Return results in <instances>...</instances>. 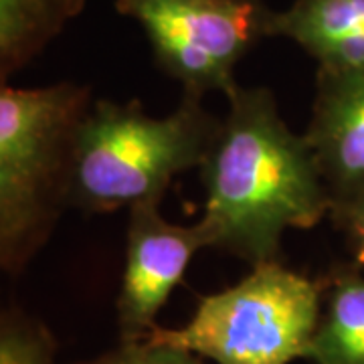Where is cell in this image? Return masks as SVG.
<instances>
[{
  "label": "cell",
  "mask_w": 364,
  "mask_h": 364,
  "mask_svg": "<svg viewBox=\"0 0 364 364\" xmlns=\"http://www.w3.org/2000/svg\"><path fill=\"white\" fill-rule=\"evenodd\" d=\"M227 114L200 166L208 249L253 265L279 261L289 229L330 217V193L304 134L289 130L267 87L227 95Z\"/></svg>",
  "instance_id": "cell-1"
},
{
  "label": "cell",
  "mask_w": 364,
  "mask_h": 364,
  "mask_svg": "<svg viewBox=\"0 0 364 364\" xmlns=\"http://www.w3.org/2000/svg\"><path fill=\"white\" fill-rule=\"evenodd\" d=\"M219 126L193 93L166 116L138 102L91 100L71 140L67 207L100 215L160 203L176 176L200 170Z\"/></svg>",
  "instance_id": "cell-2"
},
{
  "label": "cell",
  "mask_w": 364,
  "mask_h": 364,
  "mask_svg": "<svg viewBox=\"0 0 364 364\" xmlns=\"http://www.w3.org/2000/svg\"><path fill=\"white\" fill-rule=\"evenodd\" d=\"M91 90L73 81L14 87L0 79V272L28 265L67 207V170Z\"/></svg>",
  "instance_id": "cell-3"
},
{
  "label": "cell",
  "mask_w": 364,
  "mask_h": 364,
  "mask_svg": "<svg viewBox=\"0 0 364 364\" xmlns=\"http://www.w3.org/2000/svg\"><path fill=\"white\" fill-rule=\"evenodd\" d=\"M322 301V282L269 261L253 265L235 286L200 298L184 326H156L142 340L213 364H291L306 356Z\"/></svg>",
  "instance_id": "cell-4"
},
{
  "label": "cell",
  "mask_w": 364,
  "mask_h": 364,
  "mask_svg": "<svg viewBox=\"0 0 364 364\" xmlns=\"http://www.w3.org/2000/svg\"><path fill=\"white\" fill-rule=\"evenodd\" d=\"M116 11L140 25L158 67L200 97L233 90L235 69L269 37L273 14L263 0H116Z\"/></svg>",
  "instance_id": "cell-5"
},
{
  "label": "cell",
  "mask_w": 364,
  "mask_h": 364,
  "mask_svg": "<svg viewBox=\"0 0 364 364\" xmlns=\"http://www.w3.org/2000/svg\"><path fill=\"white\" fill-rule=\"evenodd\" d=\"M128 213L124 272L116 301L122 342L142 340L156 328L158 314L181 286L193 257L208 249L200 221L170 223L160 213V203H142Z\"/></svg>",
  "instance_id": "cell-6"
},
{
  "label": "cell",
  "mask_w": 364,
  "mask_h": 364,
  "mask_svg": "<svg viewBox=\"0 0 364 364\" xmlns=\"http://www.w3.org/2000/svg\"><path fill=\"white\" fill-rule=\"evenodd\" d=\"M332 207L364 188V67L318 69L306 128ZM330 207V210H332Z\"/></svg>",
  "instance_id": "cell-7"
},
{
  "label": "cell",
  "mask_w": 364,
  "mask_h": 364,
  "mask_svg": "<svg viewBox=\"0 0 364 364\" xmlns=\"http://www.w3.org/2000/svg\"><path fill=\"white\" fill-rule=\"evenodd\" d=\"M269 37L299 45L318 69L364 67V0H296L273 11Z\"/></svg>",
  "instance_id": "cell-8"
},
{
  "label": "cell",
  "mask_w": 364,
  "mask_h": 364,
  "mask_svg": "<svg viewBox=\"0 0 364 364\" xmlns=\"http://www.w3.org/2000/svg\"><path fill=\"white\" fill-rule=\"evenodd\" d=\"M314 364H364V275L334 269L324 284V308L306 350Z\"/></svg>",
  "instance_id": "cell-9"
},
{
  "label": "cell",
  "mask_w": 364,
  "mask_h": 364,
  "mask_svg": "<svg viewBox=\"0 0 364 364\" xmlns=\"http://www.w3.org/2000/svg\"><path fill=\"white\" fill-rule=\"evenodd\" d=\"M87 0H0V79L35 61L79 14Z\"/></svg>",
  "instance_id": "cell-10"
},
{
  "label": "cell",
  "mask_w": 364,
  "mask_h": 364,
  "mask_svg": "<svg viewBox=\"0 0 364 364\" xmlns=\"http://www.w3.org/2000/svg\"><path fill=\"white\" fill-rule=\"evenodd\" d=\"M0 364H55L47 328L18 314L0 316Z\"/></svg>",
  "instance_id": "cell-11"
},
{
  "label": "cell",
  "mask_w": 364,
  "mask_h": 364,
  "mask_svg": "<svg viewBox=\"0 0 364 364\" xmlns=\"http://www.w3.org/2000/svg\"><path fill=\"white\" fill-rule=\"evenodd\" d=\"M81 364H207L205 358L193 352L156 344L150 340L122 342L116 350L102 354L93 360Z\"/></svg>",
  "instance_id": "cell-12"
},
{
  "label": "cell",
  "mask_w": 364,
  "mask_h": 364,
  "mask_svg": "<svg viewBox=\"0 0 364 364\" xmlns=\"http://www.w3.org/2000/svg\"><path fill=\"white\" fill-rule=\"evenodd\" d=\"M330 217L338 225L340 231L346 235L354 265L358 269H364V188L350 198L334 205Z\"/></svg>",
  "instance_id": "cell-13"
}]
</instances>
